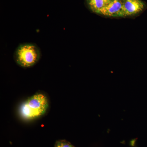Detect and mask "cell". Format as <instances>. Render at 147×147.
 <instances>
[{
	"mask_svg": "<svg viewBox=\"0 0 147 147\" xmlns=\"http://www.w3.org/2000/svg\"><path fill=\"white\" fill-rule=\"evenodd\" d=\"M48 107V100L45 95L36 94L22 103L19 112L23 118L33 119L44 115Z\"/></svg>",
	"mask_w": 147,
	"mask_h": 147,
	"instance_id": "cell-1",
	"label": "cell"
},
{
	"mask_svg": "<svg viewBox=\"0 0 147 147\" xmlns=\"http://www.w3.org/2000/svg\"><path fill=\"white\" fill-rule=\"evenodd\" d=\"M40 57L39 48L33 43H24L16 48L14 58L16 63L22 67H29L34 65Z\"/></svg>",
	"mask_w": 147,
	"mask_h": 147,
	"instance_id": "cell-2",
	"label": "cell"
},
{
	"mask_svg": "<svg viewBox=\"0 0 147 147\" xmlns=\"http://www.w3.org/2000/svg\"><path fill=\"white\" fill-rule=\"evenodd\" d=\"M146 7L142 0H123V17L134 16L142 13Z\"/></svg>",
	"mask_w": 147,
	"mask_h": 147,
	"instance_id": "cell-3",
	"label": "cell"
},
{
	"mask_svg": "<svg viewBox=\"0 0 147 147\" xmlns=\"http://www.w3.org/2000/svg\"><path fill=\"white\" fill-rule=\"evenodd\" d=\"M123 0H113L97 14L108 17H123Z\"/></svg>",
	"mask_w": 147,
	"mask_h": 147,
	"instance_id": "cell-4",
	"label": "cell"
},
{
	"mask_svg": "<svg viewBox=\"0 0 147 147\" xmlns=\"http://www.w3.org/2000/svg\"><path fill=\"white\" fill-rule=\"evenodd\" d=\"M111 0H86L87 5L93 13H98L99 11L108 5Z\"/></svg>",
	"mask_w": 147,
	"mask_h": 147,
	"instance_id": "cell-5",
	"label": "cell"
},
{
	"mask_svg": "<svg viewBox=\"0 0 147 147\" xmlns=\"http://www.w3.org/2000/svg\"><path fill=\"white\" fill-rule=\"evenodd\" d=\"M55 147H74L69 142L65 140H59L56 142Z\"/></svg>",
	"mask_w": 147,
	"mask_h": 147,
	"instance_id": "cell-6",
	"label": "cell"
},
{
	"mask_svg": "<svg viewBox=\"0 0 147 147\" xmlns=\"http://www.w3.org/2000/svg\"><path fill=\"white\" fill-rule=\"evenodd\" d=\"M111 1H113V0H111Z\"/></svg>",
	"mask_w": 147,
	"mask_h": 147,
	"instance_id": "cell-7",
	"label": "cell"
},
{
	"mask_svg": "<svg viewBox=\"0 0 147 147\" xmlns=\"http://www.w3.org/2000/svg\"></svg>",
	"mask_w": 147,
	"mask_h": 147,
	"instance_id": "cell-8",
	"label": "cell"
}]
</instances>
